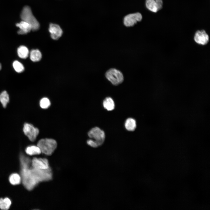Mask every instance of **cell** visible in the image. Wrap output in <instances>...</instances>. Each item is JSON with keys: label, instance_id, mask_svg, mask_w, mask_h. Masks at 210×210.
I'll return each instance as SVG.
<instances>
[{"label": "cell", "instance_id": "1", "mask_svg": "<svg viewBox=\"0 0 210 210\" xmlns=\"http://www.w3.org/2000/svg\"><path fill=\"white\" fill-rule=\"evenodd\" d=\"M29 166L20 165L21 175L22 183L26 189L31 190L39 182L32 173Z\"/></svg>", "mask_w": 210, "mask_h": 210}, {"label": "cell", "instance_id": "2", "mask_svg": "<svg viewBox=\"0 0 210 210\" xmlns=\"http://www.w3.org/2000/svg\"><path fill=\"white\" fill-rule=\"evenodd\" d=\"M20 16L22 20L26 22L31 25L32 30L35 31L39 29V23L33 15L31 10L29 6H26L23 8Z\"/></svg>", "mask_w": 210, "mask_h": 210}, {"label": "cell", "instance_id": "3", "mask_svg": "<svg viewBox=\"0 0 210 210\" xmlns=\"http://www.w3.org/2000/svg\"><path fill=\"white\" fill-rule=\"evenodd\" d=\"M37 146L41 152L47 155H50L53 153L57 147L56 141L52 139L45 138L40 139Z\"/></svg>", "mask_w": 210, "mask_h": 210}, {"label": "cell", "instance_id": "4", "mask_svg": "<svg viewBox=\"0 0 210 210\" xmlns=\"http://www.w3.org/2000/svg\"><path fill=\"white\" fill-rule=\"evenodd\" d=\"M105 76L106 79L114 85H119L124 80L122 73L115 68H112L108 70L105 73Z\"/></svg>", "mask_w": 210, "mask_h": 210}, {"label": "cell", "instance_id": "5", "mask_svg": "<svg viewBox=\"0 0 210 210\" xmlns=\"http://www.w3.org/2000/svg\"><path fill=\"white\" fill-rule=\"evenodd\" d=\"M30 168L32 174L39 182L49 181L52 179V174L50 167L46 169H39L32 167Z\"/></svg>", "mask_w": 210, "mask_h": 210}, {"label": "cell", "instance_id": "6", "mask_svg": "<svg viewBox=\"0 0 210 210\" xmlns=\"http://www.w3.org/2000/svg\"><path fill=\"white\" fill-rule=\"evenodd\" d=\"M88 136L93 140L97 147L102 145L105 140V134L104 131L98 127L92 129L88 132Z\"/></svg>", "mask_w": 210, "mask_h": 210}, {"label": "cell", "instance_id": "7", "mask_svg": "<svg viewBox=\"0 0 210 210\" xmlns=\"http://www.w3.org/2000/svg\"><path fill=\"white\" fill-rule=\"evenodd\" d=\"M23 131L24 134L32 141L35 140L39 133V130L37 128L31 124L26 123L24 125Z\"/></svg>", "mask_w": 210, "mask_h": 210}, {"label": "cell", "instance_id": "8", "mask_svg": "<svg viewBox=\"0 0 210 210\" xmlns=\"http://www.w3.org/2000/svg\"><path fill=\"white\" fill-rule=\"evenodd\" d=\"M142 18L141 14L137 12L128 14L124 18L123 22L125 26L131 27L133 26L137 22L141 21Z\"/></svg>", "mask_w": 210, "mask_h": 210}, {"label": "cell", "instance_id": "9", "mask_svg": "<svg viewBox=\"0 0 210 210\" xmlns=\"http://www.w3.org/2000/svg\"><path fill=\"white\" fill-rule=\"evenodd\" d=\"M194 40L198 44L204 46L207 44L209 42V36L204 30H199L195 33Z\"/></svg>", "mask_w": 210, "mask_h": 210}, {"label": "cell", "instance_id": "10", "mask_svg": "<svg viewBox=\"0 0 210 210\" xmlns=\"http://www.w3.org/2000/svg\"><path fill=\"white\" fill-rule=\"evenodd\" d=\"M32 167L39 169H46L50 167L48 160L45 158H34L31 161Z\"/></svg>", "mask_w": 210, "mask_h": 210}, {"label": "cell", "instance_id": "11", "mask_svg": "<svg viewBox=\"0 0 210 210\" xmlns=\"http://www.w3.org/2000/svg\"><path fill=\"white\" fill-rule=\"evenodd\" d=\"M49 31L50 33L51 38L55 40L58 39L61 36L63 33L62 30L59 25L52 23L50 24Z\"/></svg>", "mask_w": 210, "mask_h": 210}, {"label": "cell", "instance_id": "12", "mask_svg": "<svg viewBox=\"0 0 210 210\" xmlns=\"http://www.w3.org/2000/svg\"><path fill=\"white\" fill-rule=\"evenodd\" d=\"M16 26L19 28L18 31V33L19 34H25L32 30L31 25L26 22L22 20L20 22L17 23Z\"/></svg>", "mask_w": 210, "mask_h": 210}, {"label": "cell", "instance_id": "13", "mask_svg": "<svg viewBox=\"0 0 210 210\" xmlns=\"http://www.w3.org/2000/svg\"><path fill=\"white\" fill-rule=\"evenodd\" d=\"M145 4L147 8L151 12L156 13L160 10L155 0H146Z\"/></svg>", "mask_w": 210, "mask_h": 210}, {"label": "cell", "instance_id": "14", "mask_svg": "<svg viewBox=\"0 0 210 210\" xmlns=\"http://www.w3.org/2000/svg\"><path fill=\"white\" fill-rule=\"evenodd\" d=\"M18 56L21 59H26L29 55V52L28 48L25 46L21 45L17 49Z\"/></svg>", "mask_w": 210, "mask_h": 210}, {"label": "cell", "instance_id": "15", "mask_svg": "<svg viewBox=\"0 0 210 210\" xmlns=\"http://www.w3.org/2000/svg\"><path fill=\"white\" fill-rule=\"evenodd\" d=\"M29 56L31 60L34 62L40 61L42 57L41 52L38 49L32 50L29 52Z\"/></svg>", "mask_w": 210, "mask_h": 210}, {"label": "cell", "instance_id": "16", "mask_svg": "<svg viewBox=\"0 0 210 210\" xmlns=\"http://www.w3.org/2000/svg\"><path fill=\"white\" fill-rule=\"evenodd\" d=\"M103 105L104 108L108 111H112L115 108L114 101L111 97H106L104 100Z\"/></svg>", "mask_w": 210, "mask_h": 210}, {"label": "cell", "instance_id": "17", "mask_svg": "<svg viewBox=\"0 0 210 210\" xmlns=\"http://www.w3.org/2000/svg\"><path fill=\"white\" fill-rule=\"evenodd\" d=\"M25 151L27 154L30 155H39L41 153L39 147L34 145L28 146L26 149Z\"/></svg>", "mask_w": 210, "mask_h": 210}, {"label": "cell", "instance_id": "18", "mask_svg": "<svg viewBox=\"0 0 210 210\" xmlns=\"http://www.w3.org/2000/svg\"><path fill=\"white\" fill-rule=\"evenodd\" d=\"M125 125L126 129L129 131H134L136 127V121L132 118L127 119L125 121Z\"/></svg>", "mask_w": 210, "mask_h": 210}, {"label": "cell", "instance_id": "19", "mask_svg": "<svg viewBox=\"0 0 210 210\" xmlns=\"http://www.w3.org/2000/svg\"><path fill=\"white\" fill-rule=\"evenodd\" d=\"M11 204L10 200L8 197L0 199V208L2 210L8 209Z\"/></svg>", "mask_w": 210, "mask_h": 210}, {"label": "cell", "instance_id": "20", "mask_svg": "<svg viewBox=\"0 0 210 210\" xmlns=\"http://www.w3.org/2000/svg\"><path fill=\"white\" fill-rule=\"evenodd\" d=\"M9 101L8 94L6 91L2 92L0 94V101L3 107L5 108Z\"/></svg>", "mask_w": 210, "mask_h": 210}, {"label": "cell", "instance_id": "21", "mask_svg": "<svg viewBox=\"0 0 210 210\" xmlns=\"http://www.w3.org/2000/svg\"><path fill=\"white\" fill-rule=\"evenodd\" d=\"M21 177L17 173L12 174L9 177L10 182L13 185L19 184L21 182Z\"/></svg>", "mask_w": 210, "mask_h": 210}, {"label": "cell", "instance_id": "22", "mask_svg": "<svg viewBox=\"0 0 210 210\" xmlns=\"http://www.w3.org/2000/svg\"><path fill=\"white\" fill-rule=\"evenodd\" d=\"M12 65L14 70L17 73H22L24 70V67L23 64L18 60L14 61Z\"/></svg>", "mask_w": 210, "mask_h": 210}, {"label": "cell", "instance_id": "23", "mask_svg": "<svg viewBox=\"0 0 210 210\" xmlns=\"http://www.w3.org/2000/svg\"><path fill=\"white\" fill-rule=\"evenodd\" d=\"M40 105L42 108L46 109L48 108L50 106V102L48 98L44 97L40 100Z\"/></svg>", "mask_w": 210, "mask_h": 210}, {"label": "cell", "instance_id": "24", "mask_svg": "<svg viewBox=\"0 0 210 210\" xmlns=\"http://www.w3.org/2000/svg\"><path fill=\"white\" fill-rule=\"evenodd\" d=\"M1 68H2L1 64V63H0V70L1 69Z\"/></svg>", "mask_w": 210, "mask_h": 210}]
</instances>
